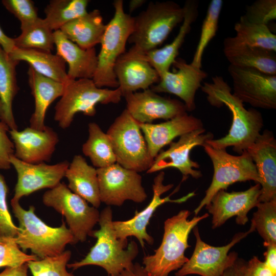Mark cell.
I'll return each instance as SVG.
<instances>
[{"instance_id": "obj_36", "label": "cell", "mask_w": 276, "mask_h": 276, "mask_svg": "<svg viewBox=\"0 0 276 276\" xmlns=\"http://www.w3.org/2000/svg\"><path fill=\"white\" fill-rule=\"evenodd\" d=\"M223 1L212 0L208 6L205 16L202 22L199 39L191 63L201 68L204 52L216 34Z\"/></svg>"}, {"instance_id": "obj_45", "label": "cell", "mask_w": 276, "mask_h": 276, "mask_svg": "<svg viewBox=\"0 0 276 276\" xmlns=\"http://www.w3.org/2000/svg\"><path fill=\"white\" fill-rule=\"evenodd\" d=\"M266 247L264 262L270 270L276 274V244L269 245Z\"/></svg>"}, {"instance_id": "obj_47", "label": "cell", "mask_w": 276, "mask_h": 276, "mask_svg": "<svg viewBox=\"0 0 276 276\" xmlns=\"http://www.w3.org/2000/svg\"><path fill=\"white\" fill-rule=\"evenodd\" d=\"M118 276H151L140 263H133L130 268L121 272Z\"/></svg>"}, {"instance_id": "obj_17", "label": "cell", "mask_w": 276, "mask_h": 276, "mask_svg": "<svg viewBox=\"0 0 276 276\" xmlns=\"http://www.w3.org/2000/svg\"><path fill=\"white\" fill-rule=\"evenodd\" d=\"M172 65L175 67L174 71L161 74L159 82L150 88L156 93H169L177 96L182 101L187 111H193L196 108V94L208 74L182 58H176Z\"/></svg>"}, {"instance_id": "obj_51", "label": "cell", "mask_w": 276, "mask_h": 276, "mask_svg": "<svg viewBox=\"0 0 276 276\" xmlns=\"http://www.w3.org/2000/svg\"><path fill=\"white\" fill-rule=\"evenodd\" d=\"M0 121L4 122V112H3V107H2V105L1 101H0Z\"/></svg>"}, {"instance_id": "obj_13", "label": "cell", "mask_w": 276, "mask_h": 276, "mask_svg": "<svg viewBox=\"0 0 276 276\" xmlns=\"http://www.w3.org/2000/svg\"><path fill=\"white\" fill-rule=\"evenodd\" d=\"M233 95L254 108H276V75L259 70L229 64Z\"/></svg>"}, {"instance_id": "obj_46", "label": "cell", "mask_w": 276, "mask_h": 276, "mask_svg": "<svg viewBox=\"0 0 276 276\" xmlns=\"http://www.w3.org/2000/svg\"><path fill=\"white\" fill-rule=\"evenodd\" d=\"M245 261L239 258L230 267L227 268L221 276H242Z\"/></svg>"}, {"instance_id": "obj_49", "label": "cell", "mask_w": 276, "mask_h": 276, "mask_svg": "<svg viewBox=\"0 0 276 276\" xmlns=\"http://www.w3.org/2000/svg\"><path fill=\"white\" fill-rule=\"evenodd\" d=\"M0 46L7 54H10L15 48L13 38L8 37L0 26Z\"/></svg>"}, {"instance_id": "obj_4", "label": "cell", "mask_w": 276, "mask_h": 276, "mask_svg": "<svg viewBox=\"0 0 276 276\" xmlns=\"http://www.w3.org/2000/svg\"><path fill=\"white\" fill-rule=\"evenodd\" d=\"M13 212L19 226L16 242L23 251L30 249L39 259L54 257L64 251L68 244H75L70 230L62 220L57 227L48 225L35 213V208L31 205L28 210L20 205L19 201L11 199Z\"/></svg>"}, {"instance_id": "obj_15", "label": "cell", "mask_w": 276, "mask_h": 276, "mask_svg": "<svg viewBox=\"0 0 276 276\" xmlns=\"http://www.w3.org/2000/svg\"><path fill=\"white\" fill-rule=\"evenodd\" d=\"M213 137V134L206 133L203 127L182 135L177 142H172L167 150L159 152L146 173L151 174L167 168H174L181 172V182L186 180L189 176L195 179L200 178L202 173L195 169L199 168L200 166L196 162L190 158V152L195 147L203 146Z\"/></svg>"}, {"instance_id": "obj_33", "label": "cell", "mask_w": 276, "mask_h": 276, "mask_svg": "<svg viewBox=\"0 0 276 276\" xmlns=\"http://www.w3.org/2000/svg\"><path fill=\"white\" fill-rule=\"evenodd\" d=\"M88 0H52L44 9L45 22L53 31L86 13Z\"/></svg>"}, {"instance_id": "obj_20", "label": "cell", "mask_w": 276, "mask_h": 276, "mask_svg": "<svg viewBox=\"0 0 276 276\" xmlns=\"http://www.w3.org/2000/svg\"><path fill=\"white\" fill-rule=\"evenodd\" d=\"M114 72L123 96L139 89H149L160 80L145 54L133 46L117 59Z\"/></svg>"}, {"instance_id": "obj_12", "label": "cell", "mask_w": 276, "mask_h": 276, "mask_svg": "<svg viewBox=\"0 0 276 276\" xmlns=\"http://www.w3.org/2000/svg\"><path fill=\"white\" fill-rule=\"evenodd\" d=\"M97 171L101 202L108 206H121L126 200L142 203L147 199L139 172L117 163Z\"/></svg>"}, {"instance_id": "obj_43", "label": "cell", "mask_w": 276, "mask_h": 276, "mask_svg": "<svg viewBox=\"0 0 276 276\" xmlns=\"http://www.w3.org/2000/svg\"><path fill=\"white\" fill-rule=\"evenodd\" d=\"M9 130L8 125L0 121V170H8L11 167L10 158L14 155V148L8 135Z\"/></svg>"}, {"instance_id": "obj_25", "label": "cell", "mask_w": 276, "mask_h": 276, "mask_svg": "<svg viewBox=\"0 0 276 276\" xmlns=\"http://www.w3.org/2000/svg\"><path fill=\"white\" fill-rule=\"evenodd\" d=\"M223 52L231 65L276 75L275 52L249 45L234 36L224 39Z\"/></svg>"}, {"instance_id": "obj_16", "label": "cell", "mask_w": 276, "mask_h": 276, "mask_svg": "<svg viewBox=\"0 0 276 276\" xmlns=\"http://www.w3.org/2000/svg\"><path fill=\"white\" fill-rule=\"evenodd\" d=\"M10 163L17 173V182L12 199L17 201L41 189H51L56 186L65 176L70 165L67 160L53 165L45 163H27L14 155L10 157Z\"/></svg>"}, {"instance_id": "obj_26", "label": "cell", "mask_w": 276, "mask_h": 276, "mask_svg": "<svg viewBox=\"0 0 276 276\" xmlns=\"http://www.w3.org/2000/svg\"><path fill=\"white\" fill-rule=\"evenodd\" d=\"M198 2L188 0L183 6L184 17L179 31L174 39L163 48H157L145 54L146 57L159 76L170 71L174 63L187 34L191 29V25L198 15Z\"/></svg>"}, {"instance_id": "obj_27", "label": "cell", "mask_w": 276, "mask_h": 276, "mask_svg": "<svg viewBox=\"0 0 276 276\" xmlns=\"http://www.w3.org/2000/svg\"><path fill=\"white\" fill-rule=\"evenodd\" d=\"M28 82L34 97L35 107L30 119V127L43 129L45 114L49 106L56 99L61 97L64 91L65 84L47 78L29 67Z\"/></svg>"}, {"instance_id": "obj_21", "label": "cell", "mask_w": 276, "mask_h": 276, "mask_svg": "<svg viewBox=\"0 0 276 276\" xmlns=\"http://www.w3.org/2000/svg\"><path fill=\"white\" fill-rule=\"evenodd\" d=\"M9 133L14 145V155L30 164L50 161L59 141L56 132L47 126L42 130L28 127L21 131L9 130Z\"/></svg>"}, {"instance_id": "obj_14", "label": "cell", "mask_w": 276, "mask_h": 276, "mask_svg": "<svg viewBox=\"0 0 276 276\" xmlns=\"http://www.w3.org/2000/svg\"><path fill=\"white\" fill-rule=\"evenodd\" d=\"M164 179L165 172L163 171H159L154 177L152 185L153 197L151 201L144 209L141 212H136L135 215L129 220L112 221V226L117 238L127 241L128 237L133 236L138 240L142 247L144 246L145 241L149 245H152L154 239L147 233V226L157 208L167 202H184L196 195L194 191L181 198L171 199L170 196L178 190V187L171 194L161 198L163 194L170 190L174 186L173 184L164 185Z\"/></svg>"}, {"instance_id": "obj_38", "label": "cell", "mask_w": 276, "mask_h": 276, "mask_svg": "<svg viewBox=\"0 0 276 276\" xmlns=\"http://www.w3.org/2000/svg\"><path fill=\"white\" fill-rule=\"evenodd\" d=\"M72 255L70 250L61 254L27 263L33 276H75L66 270L67 263Z\"/></svg>"}, {"instance_id": "obj_11", "label": "cell", "mask_w": 276, "mask_h": 276, "mask_svg": "<svg viewBox=\"0 0 276 276\" xmlns=\"http://www.w3.org/2000/svg\"><path fill=\"white\" fill-rule=\"evenodd\" d=\"M192 230L196 238L194 251L191 258L175 273V276H221L238 258L236 252L229 254L231 248L255 229L250 225L247 231L236 233L229 243L222 246H212L203 241L197 226Z\"/></svg>"}, {"instance_id": "obj_23", "label": "cell", "mask_w": 276, "mask_h": 276, "mask_svg": "<svg viewBox=\"0 0 276 276\" xmlns=\"http://www.w3.org/2000/svg\"><path fill=\"white\" fill-rule=\"evenodd\" d=\"M150 156L154 159L162 149L187 133L203 127L201 120L186 113L158 124L140 123Z\"/></svg>"}, {"instance_id": "obj_41", "label": "cell", "mask_w": 276, "mask_h": 276, "mask_svg": "<svg viewBox=\"0 0 276 276\" xmlns=\"http://www.w3.org/2000/svg\"><path fill=\"white\" fill-rule=\"evenodd\" d=\"M2 3L20 21V29L32 24L39 17L37 9L31 0H3Z\"/></svg>"}, {"instance_id": "obj_2", "label": "cell", "mask_w": 276, "mask_h": 276, "mask_svg": "<svg viewBox=\"0 0 276 276\" xmlns=\"http://www.w3.org/2000/svg\"><path fill=\"white\" fill-rule=\"evenodd\" d=\"M112 211L110 206L100 213V228L93 231L90 236L96 238L95 244L84 258L67 264V267L74 270L87 265L103 268L108 276H118L123 270L131 267L139 254L137 243L117 238L112 226Z\"/></svg>"}, {"instance_id": "obj_28", "label": "cell", "mask_w": 276, "mask_h": 276, "mask_svg": "<svg viewBox=\"0 0 276 276\" xmlns=\"http://www.w3.org/2000/svg\"><path fill=\"white\" fill-rule=\"evenodd\" d=\"M68 188L93 206L101 204L97 169L89 165L81 155H75L66 171Z\"/></svg>"}, {"instance_id": "obj_48", "label": "cell", "mask_w": 276, "mask_h": 276, "mask_svg": "<svg viewBox=\"0 0 276 276\" xmlns=\"http://www.w3.org/2000/svg\"><path fill=\"white\" fill-rule=\"evenodd\" d=\"M28 269L27 263L16 267H6L0 276H27Z\"/></svg>"}, {"instance_id": "obj_29", "label": "cell", "mask_w": 276, "mask_h": 276, "mask_svg": "<svg viewBox=\"0 0 276 276\" xmlns=\"http://www.w3.org/2000/svg\"><path fill=\"white\" fill-rule=\"evenodd\" d=\"M106 26L100 11L95 9L67 22L60 30L80 48L88 49L100 43Z\"/></svg>"}, {"instance_id": "obj_35", "label": "cell", "mask_w": 276, "mask_h": 276, "mask_svg": "<svg viewBox=\"0 0 276 276\" xmlns=\"http://www.w3.org/2000/svg\"><path fill=\"white\" fill-rule=\"evenodd\" d=\"M234 30L235 37L242 42L276 52V35L268 25L249 22L241 16Z\"/></svg>"}, {"instance_id": "obj_9", "label": "cell", "mask_w": 276, "mask_h": 276, "mask_svg": "<svg viewBox=\"0 0 276 276\" xmlns=\"http://www.w3.org/2000/svg\"><path fill=\"white\" fill-rule=\"evenodd\" d=\"M202 147L212 161L214 173L204 197L194 210L195 216L210 203L219 191L226 190L237 182L252 180L256 183H260L255 165L246 150L239 155H233L228 153L226 149H215L206 144Z\"/></svg>"}, {"instance_id": "obj_24", "label": "cell", "mask_w": 276, "mask_h": 276, "mask_svg": "<svg viewBox=\"0 0 276 276\" xmlns=\"http://www.w3.org/2000/svg\"><path fill=\"white\" fill-rule=\"evenodd\" d=\"M56 54L67 63L69 79H93L98 63L95 48L84 49L70 40L60 30L54 31Z\"/></svg>"}, {"instance_id": "obj_7", "label": "cell", "mask_w": 276, "mask_h": 276, "mask_svg": "<svg viewBox=\"0 0 276 276\" xmlns=\"http://www.w3.org/2000/svg\"><path fill=\"white\" fill-rule=\"evenodd\" d=\"M122 97L119 87L99 88L92 79H69L55 106L54 118L58 126L65 129L71 126L77 113L93 117L98 104L118 103Z\"/></svg>"}, {"instance_id": "obj_8", "label": "cell", "mask_w": 276, "mask_h": 276, "mask_svg": "<svg viewBox=\"0 0 276 276\" xmlns=\"http://www.w3.org/2000/svg\"><path fill=\"white\" fill-rule=\"evenodd\" d=\"M116 163L137 172L147 171L154 158L149 154L139 123L125 109L116 118L107 132Z\"/></svg>"}, {"instance_id": "obj_19", "label": "cell", "mask_w": 276, "mask_h": 276, "mask_svg": "<svg viewBox=\"0 0 276 276\" xmlns=\"http://www.w3.org/2000/svg\"><path fill=\"white\" fill-rule=\"evenodd\" d=\"M126 109L140 123H152L157 119L165 121L187 113L184 103L179 100L159 95L151 88L140 92L125 94Z\"/></svg>"}, {"instance_id": "obj_34", "label": "cell", "mask_w": 276, "mask_h": 276, "mask_svg": "<svg viewBox=\"0 0 276 276\" xmlns=\"http://www.w3.org/2000/svg\"><path fill=\"white\" fill-rule=\"evenodd\" d=\"M21 30V34L13 38L16 48L49 52L53 50L54 31L50 28L44 18L38 17L34 22Z\"/></svg>"}, {"instance_id": "obj_40", "label": "cell", "mask_w": 276, "mask_h": 276, "mask_svg": "<svg viewBox=\"0 0 276 276\" xmlns=\"http://www.w3.org/2000/svg\"><path fill=\"white\" fill-rule=\"evenodd\" d=\"M245 10L242 16L251 23L268 25L276 19L275 0H257Z\"/></svg>"}, {"instance_id": "obj_31", "label": "cell", "mask_w": 276, "mask_h": 276, "mask_svg": "<svg viewBox=\"0 0 276 276\" xmlns=\"http://www.w3.org/2000/svg\"><path fill=\"white\" fill-rule=\"evenodd\" d=\"M19 61L13 59L0 46V101L4 122L10 130L17 129L12 111V102L18 91L16 67Z\"/></svg>"}, {"instance_id": "obj_1", "label": "cell", "mask_w": 276, "mask_h": 276, "mask_svg": "<svg viewBox=\"0 0 276 276\" xmlns=\"http://www.w3.org/2000/svg\"><path fill=\"white\" fill-rule=\"evenodd\" d=\"M201 89L210 105L217 107L225 105L232 114L228 133L220 139L209 140L206 144L218 149L232 147L234 151L241 154L261 133L264 125L262 113L254 108H245L221 76L213 77L212 81L203 83Z\"/></svg>"}, {"instance_id": "obj_18", "label": "cell", "mask_w": 276, "mask_h": 276, "mask_svg": "<svg viewBox=\"0 0 276 276\" xmlns=\"http://www.w3.org/2000/svg\"><path fill=\"white\" fill-rule=\"evenodd\" d=\"M261 186L258 183L243 191H219L205 206L212 215V228L222 226L235 216L237 224L245 225L248 221V213L259 202Z\"/></svg>"}, {"instance_id": "obj_10", "label": "cell", "mask_w": 276, "mask_h": 276, "mask_svg": "<svg viewBox=\"0 0 276 276\" xmlns=\"http://www.w3.org/2000/svg\"><path fill=\"white\" fill-rule=\"evenodd\" d=\"M42 202L65 217L76 243L85 241L99 222L100 212L97 208L89 206L64 183L60 182L46 191L43 195Z\"/></svg>"}, {"instance_id": "obj_22", "label": "cell", "mask_w": 276, "mask_h": 276, "mask_svg": "<svg viewBox=\"0 0 276 276\" xmlns=\"http://www.w3.org/2000/svg\"><path fill=\"white\" fill-rule=\"evenodd\" d=\"M246 151L260 180L259 202L276 199V140L272 132L264 130Z\"/></svg>"}, {"instance_id": "obj_42", "label": "cell", "mask_w": 276, "mask_h": 276, "mask_svg": "<svg viewBox=\"0 0 276 276\" xmlns=\"http://www.w3.org/2000/svg\"><path fill=\"white\" fill-rule=\"evenodd\" d=\"M8 186L0 173V236L15 237L18 228L13 223L8 210L7 197Z\"/></svg>"}, {"instance_id": "obj_39", "label": "cell", "mask_w": 276, "mask_h": 276, "mask_svg": "<svg viewBox=\"0 0 276 276\" xmlns=\"http://www.w3.org/2000/svg\"><path fill=\"white\" fill-rule=\"evenodd\" d=\"M38 259L35 255L21 250L15 237L0 236V268L16 267Z\"/></svg>"}, {"instance_id": "obj_44", "label": "cell", "mask_w": 276, "mask_h": 276, "mask_svg": "<svg viewBox=\"0 0 276 276\" xmlns=\"http://www.w3.org/2000/svg\"><path fill=\"white\" fill-rule=\"evenodd\" d=\"M242 276H276L265 264L257 257L254 256L246 262L243 268Z\"/></svg>"}, {"instance_id": "obj_50", "label": "cell", "mask_w": 276, "mask_h": 276, "mask_svg": "<svg viewBox=\"0 0 276 276\" xmlns=\"http://www.w3.org/2000/svg\"><path fill=\"white\" fill-rule=\"evenodd\" d=\"M145 0H131L129 2V11L130 13L133 12L137 8L141 7L146 3Z\"/></svg>"}, {"instance_id": "obj_37", "label": "cell", "mask_w": 276, "mask_h": 276, "mask_svg": "<svg viewBox=\"0 0 276 276\" xmlns=\"http://www.w3.org/2000/svg\"><path fill=\"white\" fill-rule=\"evenodd\" d=\"M251 225L264 240V246L276 244V199L259 202Z\"/></svg>"}, {"instance_id": "obj_30", "label": "cell", "mask_w": 276, "mask_h": 276, "mask_svg": "<svg viewBox=\"0 0 276 276\" xmlns=\"http://www.w3.org/2000/svg\"><path fill=\"white\" fill-rule=\"evenodd\" d=\"M9 55L14 60L26 61L36 72L54 81L65 84L69 80L65 62L56 54L15 47Z\"/></svg>"}, {"instance_id": "obj_5", "label": "cell", "mask_w": 276, "mask_h": 276, "mask_svg": "<svg viewBox=\"0 0 276 276\" xmlns=\"http://www.w3.org/2000/svg\"><path fill=\"white\" fill-rule=\"evenodd\" d=\"M114 14L106 24L100 42L98 63L93 80L98 87H119L114 66L119 57L126 52L127 42L134 29V17L125 12L123 1L113 2Z\"/></svg>"}, {"instance_id": "obj_32", "label": "cell", "mask_w": 276, "mask_h": 276, "mask_svg": "<svg viewBox=\"0 0 276 276\" xmlns=\"http://www.w3.org/2000/svg\"><path fill=\"white\" fill-rule=\"evenodd\" d=\"M88 139L82 149L94 167L102 168L116 163V157L107 133L94 122L88 124Z\"/></svg>"}, {"instance_id": "obj_3", "label": "cell", "mask_w": 276, "mask_h": 276, "mask_svg": "<svg viewBox=\"0 0 276 276\" xmlns=\"http://www.w3.org/2000/svg\"><path fill=\"white\" fill-rule=\"evenodd\" d=\"M190 214L189 211L183 210L165 221L160 246L153 255L143 259V266L151 276H168L170 272L180 269L188 261L189 259L185 252L190 247L189 235L200 221L209 216L205 213L189 220Z\"/></svg>"}, {"instance_id": "obj_6", "label": "cell", "mask_w": 276, "mask_h": 276, "mask_svg": "<svg viewBox=\"0 0 276 276\" xmlns=\"http://www.w3.org/2000/svg\"><path fill=\"white\" fill-rule=\"evenodd\" d=\"M184 9L173 1L150 2L134 17V29L128 42L144 54L156 49L182 22Z\"/></svg>"}]
</instances>
